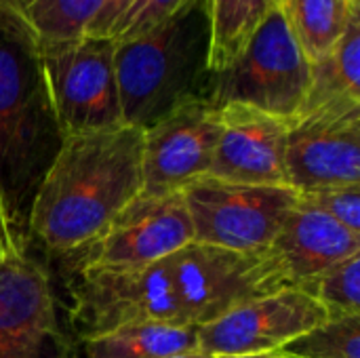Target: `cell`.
Segmentation results:
<instances>
[{
	"mask_svg": "<svg viewBox=\"0 0 360 358\" xmlns=\"http://www.w3.org/2000/svg\"><path fill=\"white\" fill-rule=\"evenodd\" d=\"M143 131L122 124L70 135L49 167L27 215V234L53 255L97 241L143 190Z\"/></svg>",
	"mask_w": 360,
	"mask_h": 358,
	"instance_id": "cell-1",
	"label": "cell"
},
{
	"mask_svg": "<svg viewBox=\"0 0 360 358\" xmlns=\"http://www.w3.org/2000/svg\"><path fill=\"white\" fill-rule=\"evenodd\" d=\"M215 358H293L281 350L274 352H255V354H234V357H215Z\"/></svg>",
	"mask_w": 360,
	"mask_h": 358,
	"instance_id": "cell-27",
	"label": "cell"
},
{
	"mask_svg": "<svg viewBox=\"0 0 360 358\" xmlns=\"http://www.w3.org/2000/svg\"><path fill=\"white\" fill-rule=\"evenodd\" d=\"M219 135L217 108L190 99L143 131L141 173L146 196L181 192L209 175Z\"/></svg>",
	"mask_w": 360,
	"mask_h": 358,
	"instance_id": "cell-13",
	"label": "cell"
},
{
	"mask_svg": "<svg viewBox=\"0 0 360 358\" xmlns=\"http://www.w3.org/2000/svg\"><path fill=\"white\" fill-rule=\"evenodd\" d=\"M0 358H74L51 279L25 251L0 257Z\"/></svg>",
	"mask_w": 360,
	"mask_h": 358,
	"instance_id": "cell-10",
	"label": "cell"
},
{
	"mask_svg": "<svg viewBox=\"0 0 360 358\" xmlns=\"http://www.w3.org/2000/svg\"><path fill=\"white\" fill-rule=\"evenodd\" d=\"M327 319V308L310 293L283 289L245 302L219 319L200 325L198 350L211 357L274 352Z\"/></svg>",
	"mask_w": 360,
	"mask_h": 358,
	"instance_id": "cell-12",
	"label": "cell"
},
{
	"mask_svg": "<svg viewBox=\"0 0 360 358\" xmlns=\"http://www.w3.org/2000/svg\"><path fill=\"white\" fill-rule=\"evenodd\" d=\"M114 51L116 42L99 36L38 46L49 97L65 137L124 124Z\"/></svg>",
	"mask_w": 360,
	"mask_h": 358,
	"instance_id": "cell-5",
	"label": "cell"
},
{
	"mask_svg": "<svg viewBox=\"0 0 360 358\" xmlns=\"http://www.w3.org/2000/svg\"><path fill=\"white\" fill-rule=\"evenodd\" d=\"M194 2H198V0H137V4L116 25L112 40H124V38L137 36V34L171 19L173 15L192 6Z\"/></svg>",
	"mask_w": 360,
	"mask_h": 358,
	"instance_id": "cell-24",
	"label": "cell"
},
{
	"mask_svg": "<svg viewBox=\"0 0 360 358\" xmlns=\"http://www.w3.org/2000/svg\"><path fill=\"white\" fill-rule=\"evenodd\" d=\"M194 241L181 192L146 196L127 205L105 232L80 249L76 270L127 272L154 266Z\"/></svg>",
	"mask_w": 360,
	"mask_h": 358,
	"instance_id": "cell-9",
	"label": "cell"
},
{
	"mask_svg": "<svg viewBox=\"0 0 360 358\" xmlns=\"http://www.w3.org/2000/svg\"><path fill=\"white\" fill-rule=\"evenodd\" d=\"M27 0H0V8L4 11H11V13H17Z\"/></svg>",
	"mask_w": 360,
	"mask_h": 358,
	"instance_id": "cell-28",
	"label": "cell"
},
{
	"mask_svg": "<svg viewBox=\"0 0 360 358\" xmlns=\"http://www.w3.org/2000/svg\"><path fill=\"white\" fill-rule=\"evenodd\" d=\"M162 358H215V357H211V354H205V352L196 350V352H184V354H173V357H162Z\"/></svg>",
	"mask_w": 360,
	"mask_h": 358,
	"instance_id": "cell-30",
	"label": "cell"
},
{
	"mask_svg": "<svg viewBox=\"0 0 360 358\" xmlns=\"http://www.w3.org/2000/svg\"><path fill=\"white\" fill-rule=\"evenodd\" d=\"M304 291L323 304L329 317L360 314V253L325 270Z\"/></svg>",
	"mask_w": 360,
	"mask_h": 358,
	"instance_id": "cell-22",
	"label": "cell"
},
{
	"mask_svg": "<svg viewBox=\"0 0 360 358\" xmlns=\"http://www.w3.org/2000/svg\"><path fill=\"white\" fill-rule=\"evenodd\" d=\"M278 4L281 0H202L209 21V72L234 61Z\"/></svg>",
	"mask_w": 360,
	"mask_h": 358,
	"instance_id": "cell-19",
	"label": "cell"
},
{
	"mask_svg": "<svg viewBox=\"0 0 360 358\" xmlns=\"http://www.w3.org/2000/svg\"><path fill=\"white\" fill-rule=\"evenodd\" d=\"M171 281L188 325H207L232 308L283 291L262 253H236L190 243L167 257Z\"/></svg>",
	"mask_w": 360,
	"mask_h": 358,
	"instance_id": "cell-7",
	"label": "cell"
},
{
	"mask_svg": "<svg viewBox=\"0 0 360 358\" xmlns=\"http://www.w3.org/2000/svg\"><path fill=\"white\" fill-rule=\"evenodd\" d=\"M287 175L297 192L360 186V106H331L291 120Z\"/></svg>",
	"mask_w": 360,
	"mask_h": 358,
	"instance_id": "cell-11",
	"label": "cell"
},
{
	"mask_svg": "<svg viewBox=\"0 0 360 358\" xmlns=\"http://www.w3.org/2000/svg\"><path fill=\"white\" fill-rule=\"evenodd\" d=\"M122 120L150 129L209 91V21L202 0L124 40H114Z\"/></svg>",
	"mask_w": 360,
	"mask_h": 358,
	"instance_id": "cell-3",
	"label": "cell"
},
{
	"mask_svg": "<svg viewBox=\"0 0 360 358\" xmlns=\"http://www.w3.org/2000/svg\"><path fill=\"white\" fill-rule=\"evenodd\" d=\"M84 358H162L198 350V327L133 323L82 340Z\"/></svg>",
	"mask_w": 360,
	"mask_h": 358,
	"instance_id": "cell-16",
	"label": "cell"
},
{
	"mask_svg": "<svg viewBox=\"0 0 360 358\" xmlns=\"http://www.w3.org/2000/svg\"><path fill=\"white\" fill-rule=\"evenodd\" d=\"M278 8L310 63L323 59L360 17V0H281Z\"/></svg>",
	"mask_w": 360,
	"mask_h": 358,
	"instance_id": "cell-18",
	"label": "cell"
},
{
	"mask_svg": "<svg viewBox=\"0 0 360 358\" xmlns=\"http://www.w3.org/2000/svg\"><path fill=\"white\" fill-rule=\"evenodd\" d=\"M194 243L236 253H262L272 243L300 192L281 186H247L209 175L181 190Z\"/></svg>",
	"mask_w": 360,
	"mask_h": 358,
	"instance_id": "cell-6",
	"label": "cell"
},
{
	"mask_svg": "<svg viewBox=\"0 0 360 358\" xmlns=\"http://www.w3.org/2000/svg\"><path fill=\"white\" fill-rule=\"evenodd\" d=\"M25 251V249H23ZM11 253H17V249H13L6 241H4V236L0 234V257H4V255H11Z\"/></svg>",
	"mask_w": 360,
	"mask_h": 358,
	"instance_id": "cell-29",
	"label": "cell"
},
{
	"mask_svg": "<svg viewBox=\"0 0 360 358\" xmlns=\"http://www.w3.org/2000/svg\"><path fill=\"white\" fill-rule=\"evenodd\" d=\"M331 106H360V17L323 59L310 63V89L300 114Z\"/></svg>",
	"mask_w": 360,
	"mask_h": 358,
	"instance_id": "cell-17",
	"label": "cell"
},
{
	"mask_svg": "<svg viewBox=\"0 0 360 358\" xmlns=\"http://www.w3.org/2000/svg\"><path fill=\"white\" fill-rule=\"evenodd\" d=\"M310 89V61L285 15L274 8L224 70L211 74L207 101L215 108L243 103L293 120Z\"/></svg>",
	"mask_w": 360,
	"mask_h": 358,
	"instance_id": "cell-4",
	"label": "cell"
},
{
	"mask_svg": "<svg viewBox=\"0 0 360 358\" xmlns=\"http://www.w3.org/2000/svg\"><path fill=\"white\" fill-rule=\"evenodd\" d=\"M300 200L323 211L350 232L360 234V186H338L300 192Z\"/></svg>",
	"mask_w": 360,
	"mask_h": 358,
	"instance_id": "cell-23",
	"label": "cell"
},
{
	"mask_svg": "<svg viewBox=\"0 0 360 358\" xmlns=\"http://www.w3.org/2000/svg\"><path fill=\"white\" fill-rule=\"evenodd\" d=\"M63 139L38 46L23 23L0 8V198L21 243L32 200Z\"/></svg>",
	"mask_w": 360,
	"mask_h": 358,
	"instance_id": "cell-2",
	"label": "cell"
},
{
	"mask_svg": "<svg viewBox=\"0 0 360 358\" xmlns=\"http://www.w3.org/2000/svg\"><path fill=\"white\" fill-rule=\"evenodd\" d=\"M0 234L4 236V241L13 247V249H17V251H23V243L15 236V232H13V228H11V222H8V215H6V209H4V203H2V198H0Z\"/></svg>",
	"mask_w": 360,
	"mask_h": 358,
	"instance_id": "cell-26",
	"label": "cell"
},
{
	"mask_svg": "<svg viewBox=\"0 0 360 358\" xmlns=\"http://www.w3.org/2000/svg\"><path fill=\"white\" fill-rule=\"evenodd\" d=\"M105 0H27L13 13L36 46L78 40L89 34Z\"/></svg>",
	"mask_w": 360,
	"mask_h": 358,
	"instance_id": "cell-20",
	"label": "cell"
},
{
	"mask_svg": "<svg viewBox=\"0 0 360 358\" xmlns=\"http://www.w3.org/2000/svg\"><path fill=\"white\" fill-rule=\"evenodd\" d=\"M137 4V0H105L101 13L93 21L86 36H99V38H112L116 25L122 21V17Z\"/></svg>",
	"mask_w": 360,
	"mask_h": 358,
	"instance_id": "cell-25",
	"label": "cell"
},
{
	"mask_svg": "<svg viewBox=\"0 0 360 358\" xmlns=\"http://www.w3.org/2000/svg\"><path fill=\"white\" fill-rule=\"evenodd\" d=\"M72 321L82 340L133 323L188 325L167 260L127 272L76 270Z\"/></svg>",
	"mask_w": 360,
	"mask_h": 358,
	"instance_id": "cell-8",
	"label": "cell"
},
{
	"mask_svg": "<svg viewBox=\"0 0 360 358\" xmlns=\"http://www.w3.org/2000/svg\"><path fill=\"white\" fill-rule=\"evenodd\" d=\"M360 253V234L297 200L264 251L283 289L304 291L331 266Z\"/></svg>",
	"mask_w": 360,
	"mask_h": 358,
	"instance_id": "cell-15",
	"label": "cell"
},
{
	"mask_svg": "<svg viewBox=\"0 0 360 358\" xmlns=\"http://www.w3.org/2000/svg\"><path fill=\"white\" fill-rule=\"evenodd\" d=\"M281 352L293 358H360V314L329 317L287 342Z\"/></svg>",
	"mask_w": 360,
	"mask_h": 358,
	"instance_id": "cell-21",
	"label": "cell"
},
{
	"mask_svg": "<svg viewBox=\"0 0 360 358\" xmlns=\"http://www.w3.org/2000/svg\"><path fill=\"white\" fill-rule=\"evenodd\" d=\"M217 118L219 135L209 177L230 184L291 188L287 175L291 120L243 103L219 106Z\"/></svg>",
	"mask_w": 360,
	"mask_h": 358,
	"instance_id": "cell-14",
	"label": "cell"
}]
</instances>
